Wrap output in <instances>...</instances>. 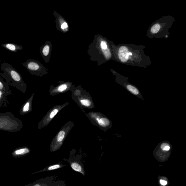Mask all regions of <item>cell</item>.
<instances>
[{
    "label": "cell",
    "mask_w": 186,
    "mask_h": 186,
    "mask_svg": "<svg viewBox=\"0 0 186 186\" xmlns=\"http://www.w3.org/2000/svg\"><path fill=\"white\" fill-rule=\"evenodd\" d=\"M1 69L3 73L0 74V77L10 86L15 87L22 93H25L27 86L19 72L11 65L5 62L1 64Z\"/></svg>",
    "instance_id": "6da1fadb"
},
{
    "label": "cell",
    "mask_w": 186,
    "mask_h": 186,
    "mask_svg": "<svg viewBox=\"0 0 186 186\" xmlns=\"http://www.w3.org/2000/svg\"><path fill=\"white\" fill-rule=\"evenodd\" d=\"M23 127L22 121L10 112L0 113V130L16 132Z\"/></svg>",
    "instance_id": "7a4b0ae2"
},
{
    "label": "cell",
    "mask_w": 186,
    "mask_h": 186,
    "mask_svg": "<svg viewBox=\"0 0 186 186\" xmlns=\"http://www.w3.org/2000/svg\"><path fill=\"white\" fill-rule=\"evenodd\" d=\"M70 91L72 92V98L81 109L84 108H95L94 102L91 95L80 87H73Z\"/></svg>",
    "instance_id": "3957f363"
},
{
    "label": "cell",
    "mask_w": 186,
    "mask_h": 186,
    "mask_svg": "<svg viewBox=\"0 0 186 186\" xmlns=\"http://www.w3.org/2000/svg\"><path fill=\"white\" fill-rule=\"evenodd\" d=\"M74 126V122L70 121L67 122L61 127L51 142L50 152H55L60 148L67 136Z\"/></svg>",
    "instance_id": "277c9868"
},
{
    "label": "cell",
    "mask_w": 186,
    "mask_h": 186,
    "mask_svg": "<svg viewBox=\"0 0 186 186\" xmlns=\"http://www.w3.org/2000/svg\"><path fill=\"white\" fill-rule=\"evenodd\" d=\"M87 117L93 125L102 130H105L111 127V123L110 120L99 112H90L86 113L84 109H82Z\"/></svg>",
    "instance_id": "5b68a950"
},
{
    "label": "cell",
    "mask_w": 186,
    "mask_h": 186,
    "mask_svg": "<svg viewBox=\"0 0 186 186\" xmlns=\"http://www.w3.org/2000/svg\"><path fill=\"white\" fill-rule=\"evenodd\" d=\"M69 104V102H66L63 105H56L53 107L47 112L41 120L39 123L38 125V129H41L47 126L55 116Z\"/></svg>",
    "instance_id": "8992f818"
},
{
    "label": "cell",
    "mask_w": 186,
    "mask_h": 186,
    "mask_svg": "<svg viewBox=\"0 0 186 186\" xmlns=\"http://www.w3.org/2000/svg\"><path fill=\"white\" fill-rule=\"evenodd\" d=\"M73 87L72 83L69 82L62 83L55 87L51 86L49 90V92L50 95L54 96L71 91Z\"/></svg>",
    "instance_id": "52a82bcc"
},
{
    "label": "cell",
    "mask_w": 186,
    "mask_h": 186,
    "mask_svg": "<svg viewBox=\"0 0 186 186\" xmlns=\"http://www.w3.org/2000/svg\"><path fill=\"white\" fill-rule=\"evenodd\" d=\"M22 64L32 75H40V65L36 61L29 59L26 62L22 63Z\"/></svg>",
    "instance_id": "ba28073f"
},
{
    "label": "cell",
    "mask_w": 186,
    "mask_h": 186,
    "mask_svg": "<svg viewBox=\"0 0 186 186\" xmlns=\"http://www.w3.org/2000/svg\"><path fill=\"white\" fill-rule=\"evenodd\" d=\"M35 92H33L28 100L23 104L19 111L21 115H26L32 111V104Z\"/></svg>",
    "instance_id": "9c48e42d"
},
{
    "label": "cell",
    "mask_w": 186,
    "mask_h": 186,
    "mask_svg": "<svg viewBox=\"0 0 186 186\" xmlns=\"http://www.w3.org/2000/svg\"><path fill=\"white\" fill-rule=\"evenodd\" d=\"M128 49L126 46H123L119 48L118 51V55L119 59L121 62H127L129 58Z\"/></svg>",
    "instance_id": "30bf717a"
},
{
    "label": "cell",
    "mask_w": 186,
    "mask_h": 186,
    "mask_svg": "<svg viewBox=\"0 0 186 186\" xmlns=\"http://www.w3.org/2000/svg\"><path fill=\"white\" fill-rule=\"evenodd\" d=\"M1 46L3 48L13 52H17L18 50H22L23 47L20 45L13 43H8L3 44Z\"/></svg>",
    "instance_id": "8fae6325"
},
{
    "label": "cell",
    "mask_w": 186,
    "mask_h": 186,
    "mask_svg": "<svg viewBox=\"0 0 186 186\" xmlns=\"http://www.w3.org/2000/svg\"><path fill=\"white\" fill-rule=\"evenodd\" d=\"M71 168L75 171L81 173L83 176H85L86 172L83 166L80 164V163L76 161H73L69 163Z\"/></svg>",
    "instance_id": "7c38bea8"
},
{
    "label": "cell",
    "mask_w": 186,
    "mask_h": 186,
    "mask_svg": "<svg viewBox=\"0 0 186 186\" xmlns=\"http://www.w3.org/2000/svg\"><path fill=\"white\" fill-rule=\"evenodd\" d=\"M10 85L5 82L2 78H0V91L6 92L12 91L10 90Z\"/></svg>",
    "instance_id": "4fadbf2b"
},
{
    "label": "cell",
    "mask_w": 186,
    "mask_h": 186,
    "mask_svg": "<svg viewBox=\"0 0 186 186\" xmlns=\"http://www.w3.org/2000/svg\"><path fill=\"white\" fill-rule=\"evenodd\" d=\"M11 92H6L0 91V108L2 106L4 102L6 100L7 97L11 95Z\"/></svg>",
    "instance_id": "5bb4252c"
},
{
    "label": "cell",
    "mask_w": 186,
    "mask_h": 186,
    "mask_svg": "<svg viewBox=\"0 0 186 186\" xmlns=\"http://www.w3.org/2000/svg\"><path fill=\"white\" fill-rule=\"evenodd\" d=\"M66 166L65 165H62L61 164H57L47 166L46 168L44 169L43 170H41V171H42V172H46V171L54 170L61 168V167H64V166Z\"/></svg>",
    "instance_id": "9a60e30c"
},
{
    "label": "cell",
    "mask_w": 186,
    "mask_h": 186,
    "mask_svg": "<svg viewBox=\"0 0 186 186\" xmlns=\"http://www.w3.org/2000/svg\"><path fill=\"white\" fill-rule=\"evenodd\" d=\"M30 150L27 147L20 148L15 150L14 153L16 155H21L26 154L29 152Z\"/></svg>",
    "instance_id": "2e32d148"
},
{
    "label": "cell",
    "mask_w": 186,
    "mask_h": 186,
    "mask_svg": "<svg viewBox=\"0 0 186 186\" xmlns=\"http://www.w3.org/2000/svg\"><path fill=\"white\" fill-rule=\"evenodd\" d=\"M127 88L128 91H129L130 92L132 93L134 95H139V91L138 89L133 86L130 84H128L127 86Z\"/></svg>",
    "instance_id": "e0dca14e"
},
{
    "label": "cell",
    "mask_w": 186,
    "mask_h": 186,
    "mask_svg": "<svg viewBox=\"0 0 186 186\" xmlns=\"http://www.w3.org/2000/svg\"><path fill=\"white\" fill-rule=\"evenodd\" d=\"M161 26L159 24H156L155 25H153L152 28H151L150 31L153 34H156L157 33L160 29Z\"/></svg>",
    "instance_id": "ac0fdd59"
},
{
    "label": "cell",
    "mask_w": 186,
    "mask_h": 186,
    "mask_svg": "<svg viewBox=\"0 0 186 186\" xmlns=\"http://www.w3.org/2000/svg\"><path fill=\"white\" fill-rule=\"evenodd\" d=\"M49 49H50V48H49V46L48 45H46L44 46L42 51L43 55L45 56H47L49 53Z\"/></svg>",
    "instance_id": "d6986e66"
},
{
    "label": "cell",
    "mask_w": 186,
    "mask_h": 186,
    "mask_svg": "<svg viewBox=\"0 0 186 186\" xmlns=\"http://www.w3.org/2000/svg\"><path fill=\"white\" fill-rule=\"evenodd\" d=\"M161 148L164 150L168 151L170 149V146L169 144L166 143H164L161 146Z\"/></svg>",
    "instance_id": "ffe728a7"
},
{
    "label": "cell",
    "mask_w": 186,
    "mask_h": 186,
    "mask_svg": "<svg viewBox=\"0 0 186 186\" xmlns=\"http://www.w3.org/2000/svg\"><path fill=\"white\" fill-rule=\"evenodd\" d=\"M101 46L102 49L103 50H106L107 48V44L106 41H102L101 42Z\"/></svg>",
    "instance_id": "44dd1931"
},
{
    "label": "cell",
    "mask_w": 186,
    "mask_h": 186,
    "mask_svg": "<svg viewBox=\"0 0 186 186\" xmlns=\"http://www.w3.org/2000/svg\"><path fill=\"white\" fill-rule=\"evenodd\" d=\"M67 27H68V25H67V23L65 22V23H63L62 24L61 26V28L62 29H64Z\"/></svg>",
    "instance_id": "7402d4cb"
},
{
    "label": "cell",
    "mask_w": 186,
    "mask_h": 186,
    "mask_svg": "<svg viewBox=\"0 0 186 186\" xmlns=\"http://www.w3.org/2000/svg\"><path fill=\"white\" fill-rule=\"evenodd\" d=\"M160 183L163 186H166L167 184V181H166L163 180H160Z\"/></svg>",
    "instance_id": "603a6c76"
},
{
    "label": "cell",
    "mask_w": 186,
    "mask_h": 186,
    "mask_svg": "<svg viewBox=\"0 0 186 186\" xmlns=\"http://www.w3.org/2000/svg\"><path fill=\"white\" fill-rule=\"evenodd\" d=\"M129 56H131V55H132V53H131V52H129Z\"/></svg>",
    "instance_id": "cb8c5ba5"
},
{
    "label": "cell",
    "mask_w": 186,
    "mask_h": 186,
    "mask_svg": "<svg viewBox=\"0 0 186 186\" xmlns=\"http://www.w3.org/2000/svg\"><path fill=\"white\" fill-rule=\"evenodd\" d=\"M40 186V185H39V184H36V185H35V186Z\"/></svg>",
    "instance_id": "d4e9b609"
}]
</instances>
